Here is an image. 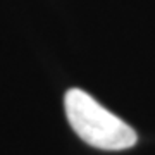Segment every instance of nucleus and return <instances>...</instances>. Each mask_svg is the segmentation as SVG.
Listing matches in <instances>:
<instances>
[{
  "label": "nucleus",
  "mask_w": 155,
  "mask_h": 155,
  "mask_svg": "<svg viewBox=\"0 0 155 155\" xmlns=\"http://www.w3.org/2000/svg\"><path fill=\"white\" fill-rule=\"evenodd\" d=\"M66 116L76 134L90 147L100 150H126L136 145V133L121 117L102 107L86 91L71 88L64 97Z\"/></svg>",
  "instance_id": "nucleus-1"
}]
</instances>
